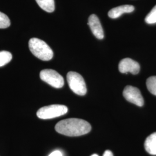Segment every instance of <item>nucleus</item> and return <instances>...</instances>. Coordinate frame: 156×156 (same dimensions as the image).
I'll use <instances>...</instances> for the list:
<instances>
[{"mask_svg":"<svg viewBox=\"0 0 156 156\" xmlns=\"http://www.w3.org/2000/svg\"><path fill=\"white\" fill-rule=\"evenodd\" d=\"M49 156H62V154L60 151H55L50 153Z\"/></svg>","mask_w":156,"mask_h":156,"instance_id":"obj_16","label":"nucleus"},{"mask_svg":"<svg viewBox=\"0 0 156 156\" xmlns=\"http://www.w3.org/2000/svg\"><path fill=\"white\" fill-rule=\"evenodd\" d=\"M119 70L123 73H130L133 75H136L140 73V66L138 62L129 58H126L119 62Z\"/></svg>","mask_w":156,"mask_h":156,"instance_id":"obj_7","label":"nucleus"},{"mask_svg":"<svg viewBox=\"0 0 156 156\" xmlns=\"http://www.w3.org/2000/svg\"><path fill=\"white\" fill-rule=\"evenodd\" d=\"M144 146L145 150L149 154L156 155V133L151 134L146 138Z\"/></svg>","mask_w":156,"mask_h":156,"instance_id":"obj_10","label":"nucleus"},{"mask_svg":"<svg viewBox=\"0 0 156 156\" xmlns=\"http://www.w3.org/2000/svg\"><path fill=\"white\" fill-rule=\"evenodd\" d=\"M41 9L51 13L55 11V5L54 0H35Z\"/></svg>","mask_w":156,"mask_h":156,"instance_id":"obj_11","label":"nucleus"},{"mask_svg":"<svg viewBox=\"0 0 156 156\" xmlns=\"http://www.w3.org/2000/svg\"><path fill=\"white\" fill-rule=\"evenodd\" d=\"M12 55L8 51H0V67H2L11 61Z\"/></svg>","mask_w":156,"mask_h":156,"instance_id":"obj_12","label":"nucleus"},{"mask_svg":"<svg viewBox=\"0 0 156 156\" xmlns=\"http://www.w3.org/2000/svg\"><path fill=\"white\" fill-rule=\"evenodd\" d=\"M68 108L62 105H51L40 108L37 112V115L41 119H50L59 117L66 114Z\"/></svg>","mask_w":156,"mask_h":156,"instance_id":"obj_4","label":"nucleus"},{"mask_svg":"<svg viewBox=\"0 0 156 156\" xmlns=\"http://www.w3.org/2000/svg\"><path fill=\"white\" fill-rule=\"evenodd\" d=\"M11 25V22L9 17L0 12V28H6Z\"/></svg>","mask_w":156,"mask_h":156,"instance_id":"obj_15","label":"nucleus"},{"mask_svg":"<svg viewBox=\"0 0 156 156\" xmlns=\"http://www.w3.org/2000/svg\"><path fill=\"white\" fill-rule=\"evenodd\" d=\"M40 78L42 80L56 89L62 88L64 84L63 77L53 69H45L41 71Z\"/></svg>","mask_w":156,"mask_h":156,"instance_id":"obj_5","label":"nucleus"},{"mask_svg":"<svg viewBox=\"0 0 156 156\" xmlns=\"http://www.w3.org/2000/svg\"><path fill=\"white\" fill-rule=\"evenodd\" d=\"M88 24L90 26L92 33L98 39H102L104 37L103 28L101 24L98 17L94 14L90 15L89 18Z\"/></svg>","mask_w":156,"mask_h":156,"instance_id":"obj_8","label":"nucleus"},{"mask_svg":"<svg viewBox=\"0 0 156 156\" xmlns=\"http://www.w3.org/2000/svg\"><path fill=\"white\" fill-rule=\"evenodd\" d=\"M103 156H113V155L111 151H106L104 152Z\"/></svg>","mask_w":156,"mask_h":156,"instance_id":"obj_17","label":"nucleus"},{"mask_svg":"<svg viewBox=\"0 0 156 156\" xmlns=\"http://www.w3.org/2000/svg\"><path fill=\"white\" fill-rule=\"evenodd\" d=\"M31 52L38 58L43 61H49L53 57V50L45 42L41 39L33 38L28 42Z\"/></svg>","mask_w":156,"mask_h":156,"instance_id":"obj_2","label":"nucleus"},{"mask_svg":"<svg viewBox=\"0 0 156 156\" xmlns=\"http://www.w3.org/2000/svg\"><path fill=\"white\" fill-rule=\"evenodd\" d=\"M91 156H98L97 154H93Z\"/></svg>","mask_w":156,"mask_h":156,"instance_id":"obj_18","label":"nucleus"},{"mask_svg":"<svg viewBox=\"0 0 156 156\" xmlns=\"http://www.w3.org/2000/svg\"><path fill=\"white\" fill-rule=\"evenodd\" d=\"M135 9L134 6L124 5L112 8L108 12V16L112 19H117L124 13H131Z\"/></svg>","mask_w":156,"mask_h":156,"instance_id":"obj_9","label":"nucleus"},{"mask_svg":"<svg viewBox=\"0 0 156 156\" xmlns=\"http://www.w3.org/2000/svg\"><path fill=\"white\" fill-rule=\"evenodd\" d=\"M145 22L149 24L156 23V5L146 16L145 18Z\"/></svg>","mask_w":156,"mask_h":156,"instance_id":"obj_14","label":"nucleus"},{"mask_svg":"<svg viewBox=\"0 0 156 156\" xmlns=\"http://www.w3.org/2000/svg\"><path fill=\"white\" fill-rule=\"evenodd\" d=\"M56 131L68 136H79L89 133L91 129L89 123L82 119L71 118L63 120L55 126Z\"/></svg>","mask_w":156,"mask_h":156,"instance_id":"obj_1","label":"nucleus"},{"mask_svg":"<svg viewBox=\"0 0 156 156\" xmlns=\"http://www.w3.org/2000/svg\"><path fill=\"white\" fill-rule=\"evenodd\" d=\"M146 86L152 94L156 95V76H151L147 79Z\"/></svg>","mask_w":156,"mask_h":156,"instance_id":"obj_13","label":"nucleus"},{"mask_svg":"<svg viewBox=\"0 0 156 156\" xmlns=\"http://www.w3.org/2000/svg\"><path fill=\"white\" fill-rule=\"evenodd\" d=\"M67 79L69 88L79 95H84L87 93V87L83 77L76 72H69Z\"/></svg>","mask_w":156,"mask_h":156,"instance_id":"obj_3","label":"nucleus"},{"mask_svg":"<svg viewBox=\"0 0 156 156\" xmlns=\"http://www.w3.org/2000/svg\"><path fill=\"white\" fill-rule=\"evenodd\" d=\"M123 96L128 102L138 106H142L144 104L143 97L140 90L131 86H126L123 91Z\"/></svg>","mask_w":156,"mask_h":156,"instance_id":"obj_6","label":"nucleus"}]
</instances>
